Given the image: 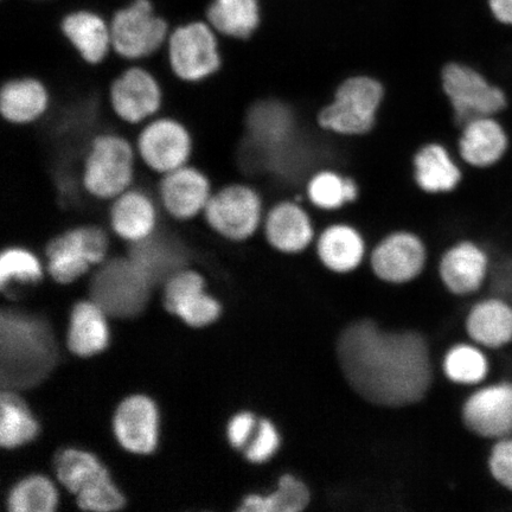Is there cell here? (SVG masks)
Masks as SVG:
<instances>
[{"instance_id": "obj_1", "label": "cell", "mask_w": 512, "mask_h": 512, "mask_svg": "<svg viewBox=\"0 0 512 512\" xmlns=\"http://www.w3.org/2000/svg\"><path fill=\"white\" fill-rule=\"evenodd\" d=\"M336 356L344 380L370 405H416L432 388L430 343L418 331L387 330L373 319H358L339 334Z\"/></svg>"}, {"instance_id": "obj_2", "label": "cell", "mask_w": 512, "mask_h": 512, "mask_svg": "<svg viewBox=\"0 0 512 512\" xmlns=\"http://www.w3.org/2000/svg\"><path fill=\"white\" fill-rule=\"evenodd\" d=\"M56 343L48 323L17 311L0 320V379L4 388L36 386L53 370Z\"/></svg>"}, {"instance_id": "obj_3", "label": "cell", "mask_w": 512, "mask_h": 512, "mask_svg": "<svg viewBox=\"0 0 512 512\" xmlns=\"http://www.w3.org/2000/svg\"><path fill=\"white\" fill-rule=\"evenodd\" d=\"M387 98L376 76L356 73L338 83L331 99L315 115L320 130L341 138H363L375 131Z\"/></svg>"}, {"instance_id": "obj_4", "label": "cell", "mask_w": 512, "mask_h": 512, "mask_svg": "<svg viewBox=\"0 0 512 512\" xmlns=\"http://www.w3.org/2000/svg\"><path fill=\"white\" fill-rule=\"evenodd\" d=\"M440 85L459 132L473 119L498 117L508 110L507 92L471 63L446 62L441 68Z\"/></svg>"}, {"instance_id": "obj_5", "label": "cell", "mask_w": 512, "mask_h": 512, "mask_svg": "<svg viewBox=\"0 0 512 512\" xmlns=\"http://www.w3.org/2000/svg\"><path fill=\"white\" fill-rule=\"evenodd\" d=\"M137 150L117 133H101L89 142L83 157L80 182L95 200L113 201L132 188Z\"/></svg>"}, {"instance_id": "obj_6", "label": "cell", "mask_w": 512, "mask_h": 512, "mask_svg": "<svg viewBox=\"0 0 512 512\" xmlns=\"http://www.w3.org/2000/svg\"><path fill=\"white\" fill-rule=\"evenodd\" d=\"M266 210L260 190L240 182L214 192L202 216L209 228L221 238L245 242L262 229Z\"/></svg>"}, {"instance_id": "obj_7", "label": "cell", "mask_w": 512, "mask_h": 512, "mask_svg": "<svg viewBox=\"0 0 512 512\" xmlns=\"http://www.w3.org/2000/svg\"><path fill=\"white\" fill-rule=\"evenodd\" d=\"M112 49L128 61H139L166 46L168 21L159 15L153 0H132L113 12L110 21Z\"/></svg>"}, {"instance_id": "obj_8", "label": "cell", "mask_w": 512, "mask_h": 512, "mask_svg": "<svg viewBox=\"0 0 512 512\" xmlns=\"http://www.w3.org/2000/svg\"><path fill=\"white\" fill-rule=\"evenodd\" d=\"M152 283L128 258L107 261L91 281L93 302L108 315L130 318L139 315L149 302Z\"/></svg>"}, {"instance_id": "obj_9", "label": "cell", "mask_w": 512, "mask_h": 512, "mask_svg": "<svg viewBox=\"0 0 512 512\" xmlns=\"http://www.w3.org/2000/svg\"><path fill=\"white\" fill-rule=\"evenodd\" d=\"M216 34L207 21H191L171 30L166 51L176 78L198 83L219 72L222 55Z\"/></svg>"}, {"instance_id": "obj_10", "label": "cell", "mask_w": 512, "mask_h": 512, "mask_svg": "<svg viewBox=\"0 0 512 512\" xmlns=\"http://www.w3.org/2000/svg\"><path fill=\"white\" fill-rule=\"evenodd\" d=\"M427 262V241L408 228L393 229L382 235L369 254L371 272L389 285L412 283L424 273Z\"/></svg>"}, {"instance_id": "obj_11", "label": "cell", "mask_w": 512, "mask_h": 512, "mask_svg": "<svg viewBox=\"0 0 512 512\" xmlns=\"http://www.w3.org/2000/svg\"><path fill=\"white\" fill-rule=\"evenodd\" d=\"M107 249L104 229L96 226L69 229L48 243V271L57 283H73L92 266L102 264Z\"/></svg>"}, {"instance_id": "obj_12", "label": "cell", "mask_w": 512, "mask_h": 512, "mask_svg": "<svg viewBox=\"0 0 512 512\" xmlns=\"http://www.w3.org/2000/svg\"><path fill=\"white\" fill-rule=\"evenodd\" d=\"M262 232L275 252L294 256L315 245L318 226L306 203L294 197H281L267 207Z\"/></svg>"}, {"instance_id": "obj_13", "label": "cell", "mask_w": 512, "mask_h": 512, "mask_svg": "<svg viewBox=\"0 0 512 512\" xmlns=\"http://www.w3.org/2000/svg\"><path fill=\"white\" fill-rule=\"evenodd\" d=\"M192 145L191 134L181 121L157 118L147 121L140 131L136 150L147 168L164 176L188 165Z\"/></svg>"}, {"instance_id": "obj_14", "label": "cell", "mask_w": 512, "mask_h": 512, "mask_svg": "<svg viewBox=\"0 0 512 512\" xmlns=\"http://www.w3.org/2000/svg\"><path fill=\"white\" fill-rule=\"evenodd\" d=\"M115 115L126 124L147 123L163 105L160 83L149 70L133 66L115 78L108 93Z\"/></svg>"}, {"instance_id": "obj_15", "label": "cell", "mask_w": 512, "mask_h": 512, "mask_svg": "<svg viewBox=\"0 0 512 512\" xmlns=\"http://www.w3.org/2000/svg\"><path fill=\"white\" fill-rule=\"evenodd\" d=\"M464 426L479 438L498 440L512 434V381L480 387L462 408Z\"/></svg>"}, {"instance_id": "obj_16", "label": "cell", "mask_w": 512, "mask_h": 512, "mask_svg": "<svg viewBox=\"0 0 512 512\" xmlns=\"http://www.w3.org/2000/svg\"><path fill=\"white\" fill-rule=\"evenodd\" d=\"M491 262L488 251L480 243L472 239H459L441 253L439 278L454 296H470L488 283Z\"/></svg>"}, {"instance_id": "obj_17", "label": "cell", "mask_w": 512, "mask_h": 512, "mask_svg": "<svg viewBox=\"0 0 512 512\" xmlns=\"http://www.w3.org/2000/svg\"><path fill=\"white\" fill-rule=\"evenodd\" d=\"M313 247L325 270L345 275L357 271L366 260L368 238L355 223L335 219L319 227Z\"/></svg>"}, {"instance_id": "obj_18", "label": "cell", "mask_w": 512, "mask_h": 512, "mask_svg": "<svg viewBox=\"0 0 512 512\" xmlns=\"http://www.w3.org/2000/svg\"><path fill=\"white\" fill-rule=\"evenodd\" d=\"M158 194L165 213L185 222L203 215L214 192L207 175L188 164L162 176Z\"/></svg>"}, {"instance_id": "obj_19", "label": "cell", "mask_w": 512, "mask_h": 512, "mask_svg": "<svg viewBox=\"0 0 512 512\" xmlns=\"http://www.w3.org/2000/svg\"><path fill=\"white\" fill-rule=\"evenodd\" d=\"M465 170L452 147L440 140L421 145L412 158L413 181L421 192L430 196L457 191L464 182Z\"/></svg>"}, {"instance_id": "obj_20", "label": "cell", "mask_w": 512, "mask_h": 512, "mask_svg": "<svg viewBox=\"0 0 512 512\" xmlns=\"http://www.w3.org/2000/svg\"><path fill=\"white\" fill-rule=\"evenodd\" d=\"M510 138L497 117L469 121L459 132L456 155L466 169L486 171L503 162L509 151Z\"/></svg>"}, {"instance_id": "obj_21", "label": "cell", "mask_w": 512, "mask_h": 512, "mask_svg": "<svg viewBox=\"0 0 512 512\" xmlns=\"http://www.w3.org/2000/svg\"><path fill=\"white\" fill-rule=\"evenodd\" d=\"M304 196L319 228L330 217L341 214L360 200L361 184L354 175L326 166L307 179Z\"/></svg>"}, {"instance_id": "obj_22", "label": "cell", "mask_w": 512, "mask_h": 512, "mask_svg": "<svg viewBox=\"0 0 512 512\" xmlns=\"http://www.w3.org/2000/svg\"><path fill=\"white\" fill-rule=\"evenodd\" d=\"M166 310L195 328L213 323L220 316V304L204 292L200 273L182 270L165 283Z\"/></svg>"}, {"instance_id": "obj_23", "label": "cell", "mask_w": 512, "mask_h": 512, "mask_svg": "<svg viewBox=\"0 0 512 512\" xmlns=\"http://www.w3.org/2000/svg\"><path fill=\"white\" fill-rule=\"evenodd\" d=\"M114 432L121 446L137 454H149L158 441V412L143 395L121 402L114 415Z\"/></svg>"}, {"instance_id": "obj_24", "label": "cell", "mask_w": 512, "mask_h": 512, "mask_svg": "<svg viewBox=\"0 0 512 512\" xmlns=\"http://www.w3.org/2000/svg\"><path fill=\"white\" fill-rule=\"evenodd\" d=\"M60 30L83 61L98 66L112 49L110 22L93 10L78 9L61 19Z\"/></svg>"}, {"instance_id": "obj_25", "label": "cell", "mask_w": 512, "mask_h": 512, "mask_svg": "<svg viewBox=\"0 0 512 512\" xmlns=\"http://www.w3.org/2000/svg\"><path fill=\"white\" fill-rule=\"evenodd\" d=\"M108 219L114 234L134 245L156 233L158 209L145 191L131 188L114 198Z\"/></svg>"}, {"instance_id": "obj_26", "label": "cell", "mask_w": 512, "mask_h": 512, "mask_svg": "<svg viewBox=\"0 0 512 512\" xmlns=\"http://www.w3.org/2000/svg\"><path fill=\"white\" fill-rule=\"evenodd\" d=\"M465 329L480 348H507L512 344V305L496 296L480 300L467 313Z\"/></svg>"}, {"instance_id": "obj_27", "label": "cell", "mask_w": 512, "mask_h": 512, "mask_svg": "<svg viewBox=\"0 0 512 512\" xmlns=\"http://www.w3.org/2000/svg\"><path fill=\"white\" fill-rule=\"evenodd\" d=\"M130 258L152 285L166 283L187 264V253L182 243L172 236L156 233L149 239L134 243Z\"/></svg>"}, {"instance_id": "obj_28", "label": "cell", "mask_w": 512, "mask_h": 512, "mask_svg": "<svg viewBox=\"0 0 512 512\" xmlns=\"http://www.w3.org/2000/svg\"><path fill=\"white\" fill-rule=\"evenodd\" d=\"M49 107L48 88L35 78L9 80L0 91V113L10 124H34L46 115Z\"/></svg>"}, {"instance_id": "obj_29", "label": "cell", "mask_w": 512, "mask_h": 512, "mask_svg": "<svg viewBox=\"0 0 512 512\" xmlns=\"http://www.w3.org/2000/svg\"><path fill=\"white\" fill-rule=\"evenodd\" d=\"M206 21L217 34L247 41L260 25L258 0H210Z\"/></svg>"}, {"instance_id": "obj_30", "label": "cell", "mask_w": 512, "mask_h": 512, "mask_svg": "<svg viewBox=\"0 0 512 512\" xmlns=\"http://www.w3.org/2000/svg\"><path fill=\"white\" fill-rule=\"evenodd\" d=\"M105 311L94 302L76 304L68 332L69 349L75 355L88 357L98 354L108 344Z\"/></svg>"}, {"instance_id": "obj_31", "label": "cell", "mask_w": 512, "mask_h": 512, "mask_svg": "<svg viewBox=\"0 0 512 512\" xmlns=\"http://www.w3.org/2000/svg\"><path fill=\"white\" fill-rule=\"evenodd\" d=\"M311 504V491L302 479L286 473L278 480L270 495H249L243 499L240 511L300 512Z\"/></svg>"}, {"instance_id": "obj_32", "label": "cell", "mask_w": 512, "mask_h": 512, "mask_svg": "<svg viewBox=\"0 0 512 512\" xmlns=\"http://www.w3.org/2000/svg\"><path fill=\"white\" fill-rule=\"evenodd\" d=\"M37 433V421L27 405L15 393L4 390L0 398V444L5 448L23 446Z\"/></svg>"}, {"instance_id": "obj_33", "label": "cell", "mask_w": 512, "mask_h": 512, "mask_svg": "<svg viewBox=\"0 0 512 512\" xmlns=\"http://www.w3.org/2000/svg\"><path fill=\"white\" fill-rule=\"evenodd\" d=\"M55 470L60 482L75 496L110 476L98 458L80 450H64L57 454Z\"/></svg>"}, {"instance_id": "obj_34", "label": "cell", "mask_w": 512, "mask_h": 512, "mask_svg": "<svg viewBox=\"0 0 512 512\" xmlns=\"http://www.w3.org/2000/svg\"><path fill=\"white\" fill-rule=\"evenodd\" d=\"M444 374L459 386H477L490 373V362L479 345L460 343L446 352L443 361Z\"/></svg>"}, {"instance_id": "obj_35", "label": "cell", "mask_w": 512, "mask_h": 512, "mask_svg": "<svg viewBox=\"0 0 512 512\" xmlns=\"http://www.w3.org/2000/svg\"><path fill=\"white\" fill-rule=\"evenodd\" d=\"M59 503L53 483L43 476H31L11 490L9 509L14 512H51Z\"/></svg>"}, {"instance_id": "obj_36", "label": "cell", "mask_w": 512, "mask_h": 512, "mask_svg": "<svg viewBox=\"0 0 512 512\" xmlns=\"http://www.w3.org/2000/svg\"><path fill=\"white\" fill-rule=\"evenodd\" d=\"M43 275L40 260L21 247L5 249L0 256V286L2 290L11 283H37Z\"/></svg>"}, {"instance_id": "obj_37", "label": "cell", "mask_w": 512, "mask_h": 512, "mask_svg": "<svg viewBox=\"0 0 512 512\" xmlns=\"http://www.w3.org/2000/svg\"><path fill=\"white\" fill-rule=\"evenodd\" d=\"M76 502L82 510L108 512L123 508L125 499L107 476L76 495Z\"/></svg>"}, {"instance_id": "obj_38", "label": "cell", "mask_w": 512, "mask_h": 512, "mask_svg": "<svg viewBox=\"0 0 512 512\" xmlns=\"http://www.w3.org/2000/svg\"><path fill=\"white\" fill-rule=\"evenodd\" d=\"M281 444L278 428L268 419L259 420L251 441L245 448L248 462L264 464L277 454Z\"/></svg>"}, {"instance_id": "obj_39", "label": "cell", "mask_w": 512, "mask_h": 512, "mask_svg": "<svg viewBox=\"0 0 512 512\" xmlns=\"http://www.w3.org/2000/svg\"><path fill=\"white\" fill-rule=\"evenodd\" d=\"M488 470L492 479L504 490L512 492V434L498 439L488 457Z\"/></svg>"}, {"instance_id": "obj_40", "label": "cell", "mask_w": 512, "mask_h": 512, "mask_svg": "<svg viewBox=\"0 0 512 512\" xmlns=\"http://www.w3.org/2000/svg\"><path fill=\"white\" fill-rule=\"evenodd\" d=\"M259 421L256 422L255 415L249 412H242L235 415L228 425V439L233 447L239 450H245L249 441L258 427Z\"/></svg>"}, {"instance_id": "obj_41", "label": "cell", "mask_w": 512, "mask_h": 512, "mask_svg": "<svg viewBox=\"0 0 512 512\" xmlns=\"http://www.w3.org/2000/svg\"><path fill=\"white\" fill-rule=\"evenodd\" d=\"M489 4L497 21L512 27V0H489Z\"/></svg>"}, {"instance_id": "obj_42", "label": "cell", "mask_w": 512, "mask_h": 512, "mask_svg": "<svg viewBox=\"0 0 512 512\" xmlns=\"http://www.w3.org/2000/svg\"><path fill=\"white\" fill-rule=\"evenodd\" d=\"M35 2H46V0H35Z\"/></svg>"}]
</instances>
